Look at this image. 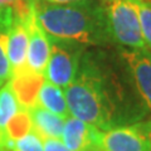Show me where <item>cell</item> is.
Returning <instances> with one entry per match:
<instances>
[{"mask_svg":"<svg viewBox=\"0 0 151 151\" xmlns=\"http://www.w3.org/2000/svg\"><path fill=\"white\" fill-rule=\"evenodd\" d=\"M35 15L50 37L84 47L105 48L113 43L102 0L48 4L35 0Z\"/></svg>","mask_w":151,"mask_h":151,"instance_id":"cell-2","label":"cell"},{"mask_svg":"<svg viewBox=\"0 0 151 151\" xmlns=\"http://www.w3.org/2000/svg\"><path fill=\"white\" fill-rule=\"evenodd\" d=\"M29 43H28L27 64L24 74L44 77V70L49 59L50 42L49 34L39 24L35 10L29 18ZM23 74V76H24Z\"/></svg>","mask_w":151,"mask_h":151,"instance_id":"cell-8","label":"cell"},{"mask_svg":"<svg viewBox=\"0 0 151 151\" xmlns=\"http://www.w3.org/2000/svg\"><path fill=\"white\" fill-rule=\"evenodd\" d=\"M13 20V8H0V87L12 79V69L8 59V35Z\"/></svg>","mask_w":151,"mask_h":151,"instance_id":"cell-13","label":"cell"},{"mask_svg":"<svg viewBox=\"0 0 151 151\" xmlns=\"http://www.w3.org/2000/svg\"><path fill=\"white\" fill-rule=\"evenodd\" d=\"M40 1L48 3V4H69V3L82 1V0H40Z\"/></svg>","mask_w":151,"mask_h":151,"instance_id":"cell-17","label":"cell"},{"mask_svg":"<svg viewBox=\"0 0 151 151\" xmlns=\"http://www.w3.org/2000/svg\"><path fill=\"white\" fill-rule=\"evenodd\" d=\"M98 144L105 151H151V121L101 130Z\"/></svg>","mask_w":151,"mask_h":151,"instance_id":"cell-5","label":"cell"},{"mask_svg":"<svg viewBox=\"0 0 151 151\" xmlns=\"http://www.w3.org/2000/svg\"><path fill=\"white\" fill-rule=\"evenodd\" d=\"M35 103L45 110L63 117V119H67L69 116L64 89L50 83L45 78L42 81L39 88H38Z\"/></svg>","mask_w":151,"mask_h":151,"instance_id":"cell-12","label":"cell"},{"mask_svg":"<svg viewBox=\"0 0 151 151\" xmlns=\"http://www.w3.org/2000/svg\"><path fill=\"white\" fill-rule=\"evenodd\" d=\"M27 110H28V113H29L33 130L42 139L60 140L65 119L45 110V108L37 105V103L28 107Z\"/></svg>","mask_w":151,"mask_h":151,"instance_id":"cell-11","label":"cell"},{"mask_svg":"<svg viewBox=\"0 0 151 151\" xmlns=\"http://www.w3.org/2000/svg\"><path fill=\"white\" fill-rule=\"evenodd\" d=\"M100 132L98 127L68 116L64 120L60 141L69 151H93L100 149Z\"/></svg>","mask_w":151,"mask_h":151,"instance_id":"cell-9","label":"cell"},{"mask_svg":"<svg viewBox=\"0 0 151 151\" xmlns=\"http://www.w3.org/2000/svg\"><path fill=\"white\" fill-rule=\"evenodd\" d=\"M44 151H69L58 139H43Z\"/></svg>","mask_w":151,"mask_h":151,"instance_id":"cell-16","label":"cell"},{"mask_svg":"<svg viewBox=\"0 0 151 151\" xmlns=\"http://www.w3.org/2000/svg\"><path fill=\"white\" fill-rule=\"evenodd\" d=\"M50 52L44 78L60 88L68 87L74 79L87 47L49 35Z\"/></svg>","mask_w":151,"mask_h":151,"instance_id":"cell-3","label":"cell"},{"mask_svg":"<svg viewBox=\"0 0 151 151\" xmlns=\"http://www.w3.org/2000/svg\"><path fill=\"white\" fill-rule=\"evenodd\" d=\"M35 10V4L28 10H13V20L8 35V59L12 69V79L25 72L28 43H29V18Z\"/></svg>","mask_w":151,"mask_h":151,"instance_id":"cell-6","label":"cell"},{"mask_svg":"<svg viewBox=\"0 0 151 151\" xmlns=\"http://www.w3.org/2000/svg\"><path fill=\"white\" fill-rule=\"evenodd\" d=\"M119 53L129 69L139 96L147 108V112L151 113V50L147 48L121 47Z\"/></svg>","mask_w":151,"mask_h":151,"instance_id":"cell-7","label":"cell"},{"mask_svg":"<svg viewBox=\"0 0 151 151\" xmlns=\"http://www.w3.org/2000/svg\"><path fill=\"white\" fill-rule=\"evenodd\" d=\"M93 151H105V150H102V149H96V150H93Z\"/></svg>","mask_w":151,"mask_h":151,"instance_id":"cell-19","label":"cell"},{"mask_svg":"<svg viewBox=\"0 0 151 151\" xmlns=\"http://www.w3.org/2000/svg\"><path fill=\"white\" fill-rule=\"evenodd\" d=\"M139 17L140 29L145 45L151 50V0H129Z\"/></svg>","mask_w":151,"mask_h":151,"instance_id":"cell-14","label":"cell"},{"mask_svg":"<svg viewBox=\"0 0 151 151\" xmlns=\"http://www.w3.org/2000/svg\"><path fill=\"white\" fill-rule=\"evenodd\" d=\"M64 94L69 116L100 130L137 124L149 116L121 55L116 63L105 53L86 50Z\"/></svg>","mask_w":151,"mask_h":151,"instance_id":"cell-1","label":"cell"},{"mask_svg":"<svg viewBox=\"0 0 151 151\" xmlns=\"http://www.w3.org/2000/svg\"><path fill=\"white\" fill-rule=\"evenodd\" d=\"M22 107L10 79L0 87V151L14 149V144L8 137V127Z\"/></svg>","mask_w":151,"mask_h":151,"instance_id":"cell-10","label":"cell"},{"mask_svg":"<svg viewBox=\"0 0 151 151\" xmlns=\"http://www.w3.org/2000/svg\"><path fill=\"white\" fill-rule=\"evenodd\" d=\"M20 1V0H0V8H4V6H14Z\"/></svg>","mask_w":151,"mask_h":151,"instance_id":"cell-18","label":"cell"},{"mask_svg":"<svg viewBox=\"0 0 151 151\" xmlns=\"http://www.w3.org/2000/svg\"><path fill=\"white\" fill-rule=\"evenodd\" d=\"M113 43L124 48H146L139 17L129 0H102Z\"/></svg>","mask_w":151,"mask_h":151,"instance_id":"cell-4","label":"cell"},{"mask_svg":"<svg viewBox=\"0 0 151 151\" xmlns=\"http://www.w3.org/2000/svg\"><path fill=\"white\" fill-rule=\"evenodd\" d=\"M13 151H44L43 139L34 130H30L15 140Z\"/></svg>","mask_w":151,"mask_h":151,"instance_id":"cell-15","label":"cell"}]
</instances>
